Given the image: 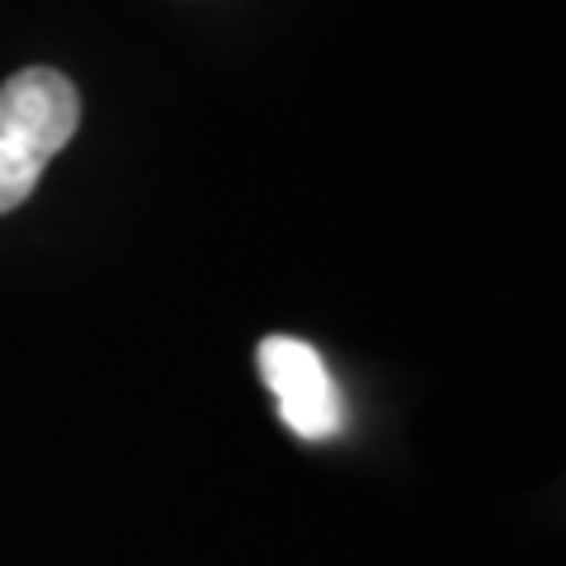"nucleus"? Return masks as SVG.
<instances>
[{
  "instance_id": "obj_1",
  "label": "nucleus",
  "mask_w": 566,
  "mask_h": 566,
  "mask_svg": "<svg viewBox=\"0 0 566 566\" xmlns=\"http://www.w3.org/2000/svg\"><path fill=\"white\" fill-rule=\"evenodd\" d=\"M260 378L274 392L279 420L289 424L297 439L307 444H322V439H335L345 424V397L335 387L331 368L322 364L307 340H293V335H264L255 349Z\"/></svg>"
},
{
  "instance_id": "obj_2",
  "label": "nucleus",
  "mask_w": 566,
  "mask_h": 566,
  "mask_svg": "<svg viewBox=\"0 0 566 566\" xmlns=\"http://www.w3.org/2000/svg\"><path fill=\"white\" fill-rule=\"evenodd\" d=\"M76 123H81V95L62 71L24 66L0 85V137L33 151L43 166L76 137Z\"/></svg>"
},
{
  "instance_id": "obj_3",
  "label": "nucleus",
  "mask_w": 566,
  "mask_h": 566,
  "mask_svg": "<svg viewBox=\"0 0 566 566\" xmlns=\"http://www.w3.org/2000/svg\"><path fill=\"white\" fill-rule=\"evenodd\" d=\"M43 161L24 147H14L10 137H0V212H14L43 180Z\"/></svg>"
}]
</instances>
